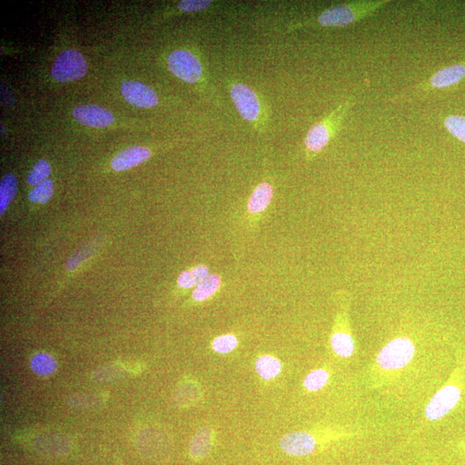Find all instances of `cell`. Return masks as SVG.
<instances>
[{
  "label": "cell",
  "instance_id": "obj_1",
  "mask_svg": "<svg viewBox=\"0 0 465 465\" xmlns=\"http://www.w3.org/2000/svg\"><path fill=\"white\" fill-rule=\"evenodd\" d=\"M391 0L354 1L338 5L325 10L318 16L290 25L288 32L307 27L340 28L372 16Z\"/></svg>",
  "mask_w": 465,
  "mask_h": 465
},
{
  "label": "cell",
  "instance_id": "obj_2",
  "mask_svg": "<svg viewBox=\"0 0 465 465\" xmlns=\"http://www.w3.org/2000/svg\"><path fill=\"white\" fill-rule=\"evenodd\" d=\"M354 103L355 96L351 95L309 128L304 139L306 160L311 161L326 149L328 143L342 130L344 120Z\"/></svg>",
  "mask_w": 465,
  "mask_h": 465
},
{
  "label": "cell",
  "instance_id": "obj_3",
  "mask_svg": "<svg viewBox=\"0 0 465 465\" xmlns=\"http://www.w3.org/2000/svg\"><path fill=\"white\" fill-rule=\"evenodd\" d=\"M230 97L241 117L262 133L267 127L268 112L266 104L258 94L243 83H231L229 86Z\"/></svg>",
  "mask_w": 465,
  "mask_h": 465
},
{
  "label": "cell",
  "instance_id": "obj_4",
  "mask_svg": "<svg viewBox=\"0 0 465 465\" xmlns=\"http://www.w3.org/2000/svg\"><path fill=\"white\" fill-rule=\"evenodd\" d=\"M465 79V62L441 68L434 73L427 81L419 83L412 88L402 90L395 96L389 98L391 103H400L412 98L426 95L436 90L452 88L462 82Z\"/></svg>",
  "mask_w": 465,
  "mask_h": 465
},
{
  "label": "cell",
  "instance_id": "obj_5",
  "mask_svg": "<svg viewBox=\"0 0 465 465\" xmlns=\"http://www.w3.org/2000/svg\"><path fill=\"white\" fill-rule=\"evenodd\" d=\"M415 353V346L410 339L396 338L378 353L377 362L382 369L399 370L410 364Z\"/></svg>",
  "mask_w": 465,
  "mask_h": 465
},
{
  "label": "cell",
  "instance_id": "obj_6",
  "mask_svg": "<svg viewBox=\"0 0 465 465\" xmlns=\"http://www.w3.org/2000/svg\"><path fill=\"white\" fill-rule=\"evenodd\" d=\"M168 64L172 74L189 84H198L203 81L201 60L191 51L185 49L173 51L168 56Z\"/></svg>",
  "mask_w": 465,
  "mask_h": 465
},
{
  "label": "cell",
  "instance_id": "obj_7",
  "mask_svg": "<svg viewBox=\"0 0 465 465\" xmlns=\"http://www.w3.org/2000/svg\"><path fill=\"white\" fill-rule=\"evenodd\" d=\"M88 64L81 53L68 49L56 59L52 67V76L59 82L78 81L88 73Z\"/></svg>",
  "mask_w": 465,
  "mask_h": 465
},
{
  "label": "cell",
  "instance_id": "obj_8",
  "mask_svg": "<svg viewBox=\"0 0 465 465\" xmlns=\"http://www.w3.org/2000/svg\"><path fill=\"white\" fill-rule=\"evenodd\" d=\"M461 398L459 388L448 385L437 392L430 400L425 410V415L429 421H438L451 412Z\"/></svg>",
  "mask_w": 465,
  "mask_h": 465
},
{
  "label": "cell",
  "instance_id": "obj_9",
  "mask_svg": "<svg viewBox=\"0 0 465 465\" xmlns=\"http://www.w3.org/2000/svg\"><path fill=\"white\" fill-rule=\"evenodd\" d=\"M73 115L79 123L93 128L108 127L115 121L112 112L95 105H79L74 108Z\"/></svg>",
  "mask_w": 465,
  "mask_h": 465
},
{
  "label": "cell",
  "instance_id": "obj_10",
  "mask_svg": "<svg viewBox=\"0 0 465 465\" xmlns=\"http://www.w3.org/2000/svg\"><path fill=\"white\" fill-rule=\"evenodd\" d=\"M279 446L286 454L305 457L312 454L315 451L316 441L309 433L293 432L283 436L279 440Z\"/></svg>",
  "mask_w": 465,
  "mask_h": 465
},
{
  "label": "cell",
  "instance_id": "obj_11",
  "mask_svg": "<svg viewBox=\"0 0 465 465\" xmlns=\"http://www.w3.org/2000/svg\"><path fill=\"white\" fill-rule=\"evenodd\" d=\"M124 98L132 105L139 108H152L159 103V97L153 89L142 83L128 81L121 88Z\"/></svg>",
  "mask_w": 465,
  "mask_h": 465
},
{
  "label": "cell",
  "instance_id": "obj_12",
  "mask_svg": "<svg viewBox=\"0 0 465 465\" xmlns=\"http://www.w3.org/2000/svg\"><path fill=\"white\" fill-rule=\"evenodd\" d=\"M138 448L143 455L153 460H163L169 455V445L158 434L143 432L138 438Z\"/></svg>",
  "mask_w": 465,
  "mask_h": 465
},
{
  "label": "cell",
  "instance_id": "obj_13",
  "mask_svg": "<svg viewBox=\"0 0 465 465\" xmlns=\"http://www.w3.org/2000/svg\"><path fill=\"white\" fill-rule=\"evenodd\" d=\"M149 147L135 146L122 151L113 159L112 168L116 172L127 171L145 162L150 157Z\"/></svg>",
  "mask_w": 465,
  "mask_h": 465
},
{
  "label": "cell",
  "instance_id": "obj_14",
  "mask_svg": "<svg viewBox=\"0 0 465 465\" xmlns=\"http://www.w3.org/2000/svg\"><path fill=\"white\" fill-rule=\"evenodd\" d=\"M34 447L43 455L60 456L69 451L71 443L67 437L60 434H45L36 438Z\"/></svg>",
  "mask_w": 465,
  "mask_h": 465
},
{
  "label": "cell",
  "instance_id": "obj_15",
  "mask_svg": "<svg viewBox=\"0 0 465 465\" xmlns=\"http://www.w3.org/2000/svg\"><path fill=\"white\" fill-rule=\"evenodd\" d=\"M346 313L344 311L339 316L337 330L331 337V346L339 357L349 358L353 354L354 340L353 336L346 330Z\"/></svg>",
  "mask_w": 465,
  "mask_h": 465
},
{
  "label": "cell",
  "instance_id": "obj_16",
  "mask_svg": "<svg viewBox=\"0 0 465 465\" xmlns=\"http://www.w3.org/2000/svg\"><path fill=\"white\" fill-rule=\"evenodd\" d=\"M274 188L268 181L257 185L248 201V211L252 217H258L269 207L274 198Z\"/></svg>",
  "mask_w": 465,
  "mask_h": 465
},
{
  "label": "cell",
  "instance_id": "obj_17",
  "mask_svg": "<svg viewBox=\"0 0 465 465\" xmlns=\"http://www.w3.org/2000/svg\"><path fill=\"white\" fill-rule=\"evenodd\" d=\"M213 445V430L204 427L192 438L190 443V454L196 460L204 459L211 451Z\"/></svg>",
  "mask_w": 465,
  "mask_h": 465
},
{
  "label": "cell",
  "instance_id": "obj_18",
  "mask_svg": "<svg viewBox=\"0 0 465 465\" xmlns=\"http://www.w3.org/2000/svg\"><path fill=\"white\" fill-rule=\"evenodd\" d=\"M210 274L209 267L205 264H198L190 270L183 271L177 278V283L181 289H195Z\"/></svg>",
  "mask_w": 465,
  "mask_h": 465
},
{
  "label": "cell",
  "instance_id": "obj_19",
  "mask_svg": "<svg viewBox=\"0 0 465 465\" xmlns=\"http://www.w3.org/2000/svg\"><path fill=\"white\" fill-rule=\"evenodd\" d=\"M222 283L220 275L210 274L194 290L192 299L196 302H203L210 299L220 290Z\"/></svg>",
  "mask_w": 465,
  "mask_h": 465
},
{
  "label": "cell",
  "instance_id": "obj_20",
  "mask_svg": "<svg viewBox=\"0 0 465 465\" xmlns=\"http://www.w3.org/2000/svg\"><path fill=\"white\" fill-rule=\"evenodd\" d=\"M18 180L13 173H8L3 177L0 183V215L5 213L7 208L16 196Z\"/></svg>",
  "mask_w": 465,
  "mask_h": 465
},
{
  "label": "cell",
  "instance_id": "obj_21",
  "mask_svg": "<svg viewBox=\"0 0 465 465\" xmlns=\"http://www.w3.org/2000/svg\"><path fill=\"white\" fill-rule=\"evenodd\" d=\"M30 366L37 375L48 377L52 375L58 370V362L52 355L47 353H39L34 355Z\"/></svg>",
  "mask_w": 465,
  "mask_h": 465
},
{
  "label": "cell",
  "instance_id": "obj_22",
  "mask_svg": "<svg viewBox=\"0 0 465 465\" xmlns=\"http://www.w3.org/2000/svg\"><path fill=\"white\" fill-rule=\"evenodd\" d=\"M255 368L260 377L264 379L271 380L281 373L282 365L278 358L267 355L257 360Z\"/></svg>",
  "mask_w": 465,
  "mask_h": 465
},
{
  "label": "cell",
  "instance_id": "obj_23",
  "mask_svg": "<svg viewBox=\"0 0 465 465\" xmlns=\"http://www.w3.org/2000/svg\"><path fill=\"white\" fill-rule=\"evenodd\" d=\"M444 124L450 134L465 144V116L460 115L446 116Z\"/></svg>",
  "mask_w": 465,
  "mask_h": 465
},
{
  "label": "cell",
  "instance_id": "obj_24",
  "mask_svg": "<svg viewBox=\"0 0 465 465\" xmlns=\"http://www.w3.org/2000/svg\"><path fill=\"white\" fill-rule=\"evenodd\" d=\"M53 194H54V184L51 180H47L44 182L36 185L29 192V198L32 203L44 204L50 200Z\"/></svg>",
  "mask_w": 465,
  "mask_h": 465
},
{
  "label": "cell",
  "instance_id": "obj_25",
  "mask_svg": "<svg viewBox=\"0 0 465 465\" xmlns=\"http://www.w3.org/2000/svg\"><path fill=\"white\" fill-rule=\"evenodd\" d=\"M51 173L50 165L44 160H41L34 166L27 177V182L30 185H39L46 181Z\"/></svg>",
  "mask_w": 465,
  "mask_h": 465
},
{
  "label": "cell",
  "instance_id": "obj_26",
  "mask_svg": "<svg viewBox=\"0 0 465 465\" xmlns=\"http://www.w3.org/2000/svg\"><path fill=\"white\" fill-rule=\"evenodd\" d=\"M328 381V373L326 370L318 369L309 373L304 380V386L309 391H317L323 388Z\"/></svg>",
  "mask_w": 465,
  "mask_h": 465
},
{
  "label": "cell",
  "instance_id": "obj_27",
  "mask_svg": "<svg viewBox=\"0 0 465 465\" xmlns=\"http://www.w3.org/2000/svg\"><path fill=\"white\" fill-rule=\"evenodd\" d=\"M214 1L211 0H183L177 4V10L182 13H201L213 8Z\"/></svg>",
  "mask_w": 465,
  "mask_h": 465
},
{
  "label": "cell",
  "instance_id": "obj_28",
  "mask_svg": "<svg viewBox=\"0 0 465 465\" xmlns=\"http://www.w3.org/2000/svg\"><path fill=\"white\" fill-rule=\"evenodd\" d=\"M238 339L234 335H225L215 338L213 342V349L218 353H229L236 349Z\"/></svg>",
  "mask_w": 465,
  "mask_h": 465
}]
</instances>
